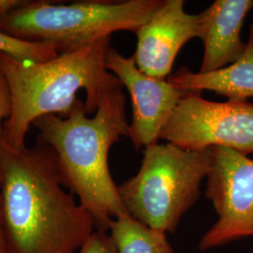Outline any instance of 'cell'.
I'll return each instance as SVG.
<instances>
[{
  "label": "cell",
  "instance_id": "obj_1",
  "mask_svg": "<svg viewBox=\"0 0 253 253\" xmlns=\"http://www.w3.org/2000/svg\"><path fill=\"white\" fill-rule=\"evenodd\" d=\"M0 196L7 253H75L96 228L39 141L14 148L0 135Z\"/></svg>",
  "mask_w": 253,
  "mask_h": 253
},
{
  "label": "cell",
  "instance_id": "obj_2",
  "mask_svg": "<svg viewBox=\"0 0 253 253\" xmlns=\"http://www.w3.org/2000/svg\"><path fill=\"white\" fill-rule=\"evenodd\" d=\"M32 126L37 141L53 149L64 188L78 197L97 231L107 233L114 219L128 215L108 165L110 148L128 136L123 85L105 93L93 118L79 100L67 118L47 115Z\"/></svg>",
  "mask_w": 253,
  "mask_h": 253
},
{
  "label": "cell",
  "instance_id": "obj_3",
  "mask_svg": "<svg viewBox=\"0 0 253 253\" xmlns=\"http://www.w3.org/2000/svg\"><path fill=\"white\" fill-rule=\"evenodd\" d=\"M111 37L79 49L59 54L45 62L19 60L0 53V71L9 83L12 113L0 135L14 148L26 145L30 126L39 118L54 115L67 118L84 89L87 115L96 113L100 100L121 82L110 73L105 59Z\"/></svg>",
  "mask_w": 253,
  "mask_h": 253
},
{
  "label": "cell",
  "instance_id": "obj_4",
  "mask_svg": "<svg viewBox=\"0 0 253 253\" xmlns=\"http://www.w3.org/2000/svg\"><path fill=\"white\" fill-rule=\"evenodd\" d=\"M212 167L211 148L183 149L171 143L144 149L139 172L118 186L127 214L146 226L172 234L200 197Z\"/></svg>",
  "mask_w": 253,
  "mask_h": 253
},
{
  "label": "cell",
  "instance_id": "obj_5",
  "mask_svg": "<svg viewBox=\"0 0 253 253\" xmlns=\"http://www.w3.org/2000/svg\"><path fill=\"white\" fill-rule=\"evenodd\" d=\"M162 1H29L1 19L0 30L21 40L53 43L63 54L117 31L135 33Z\"/></svg>",
  "mask_w": 253,
  "mask_h": 253
},
{
  "label": "cell",
  "instance_id": "obj_6",
  "mask_svg": "<svg viewBox=\"0 0 253 253\" xmlns=\"http://www.w3.org/2000/svg\"><path fill=\"white\" fill-rule=\"evenodd\" d=\"M161 139L183 149L227 147L248 156L253 153V104L217 102L197 92H187L174 110Z\"/></svg>",
  "mask_w": 253,
  "mask_h": 253
},
{
  "label": "cell",
  "instance_id": "obj_7",
  "mask_svg": "<svg viewBox=\"0 0 253 253\" xmlns=\"http://www.w3.org/2000/svg\"><path fill=\"white\" fill-rule=\"evenodd\" d=\"M206 197L217 220L203 235L201 251L253 236V160L235 150L214 146Z\"/></svg>",
  "mask_w": 253,
  "mask_h": 253
},
{
  "label": "cell",
  "instance_id": "obj_8",
  "mask_svg": "<svg viewBox=\"0 0 253 253\" xmlns=\"http://www.w3.org/2000/svg\"><path fill=\"white\" fill-rule=\"evenodd\" d=\"M105 65L131 98L132 120L128 137L136 149L159 143L164 127L187 91L181 90L166 79H157L143 73L133 55L126 57L110 47Z\"/></svg>",
  "mask_w": 253,
  "mask_h": 253
},
{
  "label": "cell",
  "instance_id": "obj_9",
  "mask_svg": "<svg viewBox=\"0 0 253 253\" xmlns=\"http://www.w3.org/2000/svg\"><path fill=\"white\" fill-rule=\"evenodd\" d=\"M184 6V0H163L136 31L133 57L145 74L166 79L182 47L198 37V16L188 13Z\"/></svg>",
  "mask_w": 253,
  "mask_h": 253
},
{
  "label": "cell",
  "instance_id": "obj_10",
  "mask_svg": "<svg viewBox=\"0 0 253 253\" xmlns=\"http://www.w3.org/2000/svg\"><path fill=\"white\" fill-rule=\"evenodd\" d=\"M253 8V0H216L197 14V38L204 45L199 73H214L239 59L246 49L241 30Z\"/></svg>",
  "mask_w": 253,
  "mask_h": 253
},
{
  "label": "cell",
  "instance_id": "obj_11",
  "mask_svg": "<svg viewBox=\"0 0 253 253\" xmlns=\"http://www.w3.org/2000/svg\"><path fill=\"white\" fill-rule=\"evenodd\" d=\"M169 81L187 92L212 91L229 100L238 101L253 98V24L244 53L235 63L210 73H193L181 67Z\"/></svg>",
  "mask_w": 253,
  "mask_h": 253
},
{
  "label": "cell",
  "instance_id": "obj_12",
  "mask_svg": "<svg viewBox=\"0 0 253 253\" xmlns=\"http://www.w3.org/2000/svg\"><path fill=\"white\" fill-rule=\"evenodd\" d=\"M110 231L118 253H173L166 233L146 226L129 215L114 219Z\"/></svg>",
  "mask_w": 253,
  "mask_h": 253
},
{
  "label": "cell",
  "instance_id": "obj_13",
  "mask_svg": "<svg viewBox=\"0 0 253 253\" xmlns=\"http://www.w3.org/2000/svg\"><path fill=\"white\" fill-rule=\"evenodd\" d=\"M0 53L19 60L45 62L58 55L53 43L21 40L0 30Z\"/></svg>",
  "mask_w": 253,
  "mask_h": 253
},
{
  "label": "cell",
  "instance_id": "obj_14",
  "mask_svg": "<svg viewBox=\"0 0 253 253\" xmlns=\"http://www.w3.org/2000/svg\"><path fill=\"white\" fill-rule=\"evenodd\" d=\"M79 253H118V250L111 235L96 231L83 245Z\"/></svg>",
  "mask_w": 253,
  "mask_h": 253
},
{
  "label": "cell",
  "instance_id": "obj_15",
  "mask_svg": "<svg viewBox=\"0 0 253 253\" xmlns=\"http://www.w3.org/2000/svg\"><path fill=\"white\" fill-rule=\"evenodd\" d=\"M12 113V96L8 80L0 71V132Z\"/></svg>",
  "mask_w": 253,
  "mask_h": 253
},
{
  "label": "cell",
  "instance_id": "obj_16",
  "mask_svg": "<svg viewBox=\"0 0 253 253\" xmlns=\"http://www.w3.org/2000/svg\"><path fill=\"white\" fill-rule=\"evenodd\" d=\"M28 3L27 0H0V20Z\"/></svg>",
  "mask_w": 253,
  "mask_h": 253
},
{
  "label": "cell",
  "instance_id": "obj_17",
  "mask_svg": "<svg viewBox=\"0 0 253 253\" xmlns=\"http://www.w3.org/2000/svg\"><path fill=\"white\" fill-rule=\"evenodd\" d=\"M0 253H7L5 235L3 229V220H2V204H1V196H0Z\"/></svg>",
  "mask_w": 253,
  "mask_h": 253
}]
</instances>
